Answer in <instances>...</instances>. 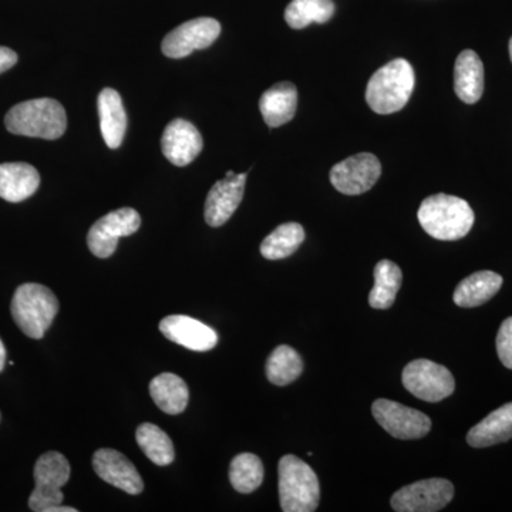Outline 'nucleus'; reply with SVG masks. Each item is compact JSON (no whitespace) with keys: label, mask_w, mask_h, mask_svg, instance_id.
I'll use <instances>...</instances> for the list:
<instances>
[{"label":"nucleus","mask_w":512,"mask_h":512,"mask_svg":"<svg viewBox=\"0 0 512 512\" xmlns=\"http://www.w3.org/2000/svg\"><path fill=\"white\" fill-rule=\"evenodd\" d=\"M421 228L439 241H458L473 228L474 211L466 200L454 195H430L417 212Z\"/></svg>","instance_id":"nucleus-1"},{"label":"nucleus","mask_w":512,"mask_h":512,"mask_svg":"<svg viewBox=\"0 0 512 512\" xmlns=\"http://www.w3.org/2000/svg\"><path fill=\"white\" fill-rule=\"evenodd\" d=\"M416 76L406 59L384 64L372 77L366 89V101L377 114H393L403 110L412 97Z\"/></svg>","instance_id":"nucleus-2"},{"label":"nucleus","mask_w":512,"mask_h":512,"mask_svg":"<svg viewBox=\"0 0 512 512\" xmlns=\"http://www.w3.org/2000/svg\"><path fill=\"white\" fill-rule=\"evenodd\" d=\"M5 126L16 136L57 140L66 133V110L53 99L23 101L8 111Z\"/></svg>","instance_id":"nucleus-3"},{"label":"nucleus","mask_w":512,"mask_h":512,"mask_svg":"<svg viewBox=\"0 0 512 512\" xmlns=\"http://www.w3.org/2000/svg\"><path fill=\"white\" fill-rule=\"evenodd\" d=\"M10 311L16 325L26 336L42 339L59 312V301L47 286L20 285L13 295Z\"/></svg>","instance_id":"nucleus-4"},{"label":"nucleus","mask_w":512,"mask_h":512,"mask_svg":"<svg viewBox=\"0 0 512 512\" xmlns=\"http://www.w3.org/2000/svg\"><path fill=\"white\" fill-rule=\"evenodd\" d=\"M279 500L284 512H313L318 508V476L301 458L284 456L279 461Z\"/></svg>","instance_id":"nucleus-5"},{"label":"nucleus","mask_w":512,"mask_h":512,"mask_svg":"<svg viewBox=\"0 0 512 512\" xmlns=\"http://www.w3.org/2000/svg\"><path fill=\"white\" fill-rule=\"evenodd\" d=\"M70 464L62 453L49 451L36 461V487L29 498V508L35 512H49L50 508L63 503L62 488L70 478Z\"/></svg>","instance_id":"nucleus-6"},{"label":"nucleus","mask_w":512,"mask_h":512,"mask_svg":"<svg viewBox=\"0 0 512 512\" xmlns=\"http://www.w3.org/2000/svg\"><path fill=\"white\" fill-rule=\"evenodd\" d=\"M402 382L407 392L427 403H439L456 390L450 370L427 359L413 360L404 367Z\"/></svg>","instance_id":"nucleus-7"},{"label":"nucleus","mask_w":512,"mask_h":512,"mask_svg":"<svg viewBox=\"0 0 512 512\" xmlns=\"http://www.w3.org/2000/svg\"><path fill=\"white\" fill-rule=\"evenodd\" d=\"M140 227V214L133 208L111 211L90 228L87 247L97 258H109L116 252L119 239L136 234Z\"/></svg>","instance_id":"nucleus-8"},{"label":"nucleus","mask_w":512,"mask_h":512,"mask_svg":"<svg viewBox=\"0 0 512 512\" xmlns=\"http://www.w3.org/2000/svg\"><path fill=\"white\" fill-rule=\"evenodd\" d=\"M454 497V485L444 478H430L406 485L392 497L397 512H436L443 510Z\"/></svg>","instance_id":"nucleus-9"},{"label":"nucleus","mask_w":512,"mask_h":512,"mask_svg":"<svg viewBox=\"0 0 512 512\" xmlns=\"http://www.w3.org/2000/svg\"><path fill=\"white\" fill-rule=\"evenodd\" d=\"M372 413L377 423L394 439L419 440L431 430L429 416L392 400H376Z\"/></svg>","instance_id":"nucleus-10"},{"label":"nucleus","mask_w":512,"mask_h":512,"mask_svg":"<svg viewBox=\"0 0 512 512\" xmlns=\"http://www.w3.org/2000/svg\"><path fill=\"white\" fill-rule=\"evenodd\" d=\"M382 175V164L375 154L360 153L340 161L330 170V183L345 195L372 190Z\"/></svg>","instance_id":"nucleus-11"},{"label":"nucleus","mask_w":512,"mask_h":512,"mask_svg":"<svg viewBox=\"0 0 512 512\" xmlns=\"http://www.w3.org/2000/svg\"><path fill=\"white\" fill-rule=\"evenodd\" d=\"M221 35V25L212 18H198L185 22L164 37L163 53L170 59H183L195 50L207 49Z\"/></svg>","instance_id":"nucleus-12"},{"label":"nucleus","mask_w":512,"mask_h":512,"mask_svg":"<svg viewBox=\"0 0 512 512\" xmlns=\"http://www.w3.org/2000/svg\"><path fill=\"white\" fill-rule=\"evenodd\" d=\"M248 173L235 174L228 171L224 180L212 185L205 201V221L210 227H221L237 211L242 198H244L245 183Z\"/></svg>","instance_id":"nucleus-13"},{"label":"nucleus","mask_w":512,"mask_h":512,"mask_svg":"<svg viewBox=\"0 0 512 512\" xmlns=\"http://www.w3.org/2000/svg\"><path fill=\"white\" fill-rule=\"evenodd\" d=\"M93 468L101 480L124 493L138 495L143 493L144 481L137 468L124 454L113 448H100L94 453Z\"/></svg>","instance_id":"nucleus-14"},{"label":"nucleus","mask_w":512,"mask_h":512,"mask_svg":"<svg viewBox=\"0 0 512 512\" xmlns=\"http://www.w3.org/2000/svg\"><path fill=\"white\" fill-rule=\"evenodd\" d=\"M160 332L181 348L194 350V352H208L218 343V333L191 316H167L160 322Z\"/></svg>","instance_id":"nucleus-15"},{"label":"nucleus","mask_w":512,"mask_h":512,"mask_svg":"<svg viewBox=\"0 0 512 512\" xmlns=\"http://www.w3.org/2000/svg\"><path fill=\"white\" fill-rule=\"evenodd\" d=\"M204 147L200 131L190 121L177 119L165 127L161 148L171 164L185 167L192 163Z\"/></svg>","instance_id":"nucleus-16"},{"label":"nucleus","mask_w":512,"mask_h":512,"mask_svg":"<svg viewBox=\"0 0 512 512\" xmlns=\"http://www.w3.org/2000/svg\"><path fill=\"white\" fill-rule=\"evenodd\" d=\"M298 89L291 82H281L266 90L259 100V110L271 128L281 127L295 117Z\"/></svg>","instance_id":"nucleus-17"},{"label":"nucleus","mask_w":512,"mask_h":512,"mask_svg":"<svg viewBox=\"0 0 512 512\" xmlns=\"http://www.w3.org/2000/svg\"><path fill=\"white\" fill-rule=\"evenodd\" d=\"M100 116L101 136L107 147L116 150L123 143L127 130V114L119 92L113 89L101 90L97 100Z\"/></svg>","instance_id":"nucleus-18"},{"label":"nucleus","mask_w":512,"mask_h":512,"mask_svg":"<svg viewBox=\"0 0 512 512\" xmlns=\"http://www.w3.org/2000/svg\"><path fill=\"white\" fill-rule=\"evenodd\" d=\"M454 90L466 104L477 103L484 93V64L476 52L464 50L454 66Z\"/></svg>","instance_id":"nucleus-19"},{"label":"nucleus","mask_w":512,"mask_h":512,"mask_svg":"<svg viewBox=\"0 0 512 512\" xmlns=\"http://www.w3.org/2000/svg\"><path fill=\"white\" fill-rule=\"evenodd\" d=\"M40 185V175L26 163L0 164V198L9 202L28 200Z\"/></svg>","instance_id":"nucleus-20"},{"label":"nucleus","mask_w":512,"mask_h":512,"mask_svg":"<svg viewBox=\"0 0 512 512\" xmlns=\"http://www.w3.org/2000/svg\"><path fill=\"white\" fill-rule=\"evenodd\" d=\"M512 439V403L488 414L467 434V443L474 448H485Z\"/></svg>","instance_id":"nucleus-21"},{"label":"nucleus","mask_w":512,"mask_h":512,"mask_svg":"<svg viewBox=\"0 0 512 512\" xmlns=\"http://www.w3.org/2000/svg\"><path fill=\"white\" fill-rule=\"evenodd\" d=\"M503 282V276L493 271L476 272L458 284L454 291V302L460 308H477L493 299Z\"/></svg>","instance_id":"nucleus-22"},{"label":"nucleus","mask_w":512,"mask_h":512,"mask_svg":"<svg viewBox=\"0 0 512 512\" xmlns=\"http://www.w3.org/2000/svg\"><path fill=\"white\" fill-rule=\"evenodd\" d=\"M150 394L158 409L171 416L183 413L190 399L187 384L174 373H161L154 377L150 383Z\"/></svg>","instance_id":"nucleus-23"},{"label":"nucleus","mask_w":512,"mask_h":512,"mask_svg":"<svg viewBox=\"0 0 512 512\" xmlns=\"http://www.w3.org/2000/svg\"><path fill=\"white\" fill-rule=\"evenodd\" d=\"M403 274L399 265L383 259L375 266V286L369 295V303L373 309H389L396 301L397 293L402 286Z\"/></svg>","instance_id":"nucleus-24"},{"label":"nucleus","mask_w":512,"mask_h":512,"mask_svg":"<svg viewBox=\"0 0 512 512\" xmlns=\"http://www.w3.org/2000/svg\"><path fill=\"white\" fill-rule=\"evenodd\" d=\"M305 241V229L298 222L279 225L262 241L261 254L269 261L285 259L298 251Z\"/></svg>","instance_id":"nucleus-25"},{"label":"nucleus","mask_w":512,"mask_h":512,"mask_svg":"<svg viewBox=\"0 0 512 512\" xmlns=\"http://www.w3.org/2000/svg\"><path fill=\"white\" fill-rule=\"evenodd\" d=\"M136 440L143 453L157 466L165 467L173 463L175 458L173 441L156 424H140L136 431Z\"/></svg>","instance_id":"nucleus-26"},{"label":"nucleus","mask_w":512,"mask_h":512,"mask_svg":"<svg viewBox=\"0 0 512 512\" xmlns=\"http://www.w3.org/2000/svg\"><path fill=\"white\" fill-rule=\"evenodd\" d=\"M335 15L332 0H292L285 10V20L292 29H305L311 23H326Z\"/></svg>","instance_id":"nucleus-27"},{"label":"nucleus","mask_w":512,"mask_h":512,"mask_svg":"<svg viewBox=\"0 0 512 512\" xmlns=\"http://www.w3.org/2000/svg\"><path fill=\"white\" fill-rule=\"evenodd\" d=\"M302 372V357L291 346H278L266 362V377L275 386H286L295 382Z\"/></svg>","instance_id":"nucleus-28"},{"label":"nucleus","mask_w":512,"mask_h":512,"mask_svg":"<svg viewBox=\"0 0 512 512\" xmlns=\"http://www.w3.org/2000/svg\"><path fill=\"white\" fill-rule=\"evenodd\" d=\"M229 481L238 493H254L264 481V464L261 458L251 453L238 454L229 467Z\"/></svg>","instance_id":"nucleus-29"},{"label":"nucleus","mask_w":512,"mask_h":512,"mask_svg":"<svg viewBox=\"0 0 512 512\" xmlns=\"http://www.w3.org/2000/svg\"><path fill=\"white\" fill-rule=\"evenodd\" d=\"M497 353L501 363L512 370V316L505 319L497 335Z\"/></svg>","instance_id":"nucleus-30"},{"label":"nucleus","mask_w":512,"mask_h":512,"mask_svg":"<svg viewBox=\"0 0 512 512\" xmlns=\"http://www.w3.org/2000/svg\"><path fill=\"white\" fill-rule=\"evenodd\" d=\"M18 63V55L9 47L0 46V74L8 72Z\"/></svg>","instance_id":"nucleus-31"},{"label":"nucleus","mask_w":512,"mask_h":512,"mask_svg":"<svg viewBox=\"0 0 512 512\" xmlns=\"http://www.w3.org/2000/svg\"><path fill=\"white\" fill-rule=\"evenodd\" d=\"M6 365V348L3 345L2 339H0V372L5 369Z\"/></svg>","instance_id":"nucleus-32"},{"label":"nucleus","mask_w":512,"mask_h":512,"mask_svg":"<svg viewBox=\"0 0 512 512\" xmlns=\"http://www.w3.org/2000/svg\"><path fill=\"white\" fill-rule=\"evenodd\" d=\"M49 512H77V510L76 508L64 507V505L59 504L55 505V507L50 508Z\"/></svg>","instance_id":"nucleus-33"},{"label":"nucleus","mask_w":512,"mask_h":512,"mask_svg":"<svg viewBox=\"0 0 512 512\" xmlns=\"http://www.w3.org/2000/svg\"><path fill=\"white\" fill-rule=\"evenodd\" d=\"M510 57H511V62H512V37L510 39Z\"/></svg>","instance_id":"nucleus-34"}]
</instances>
